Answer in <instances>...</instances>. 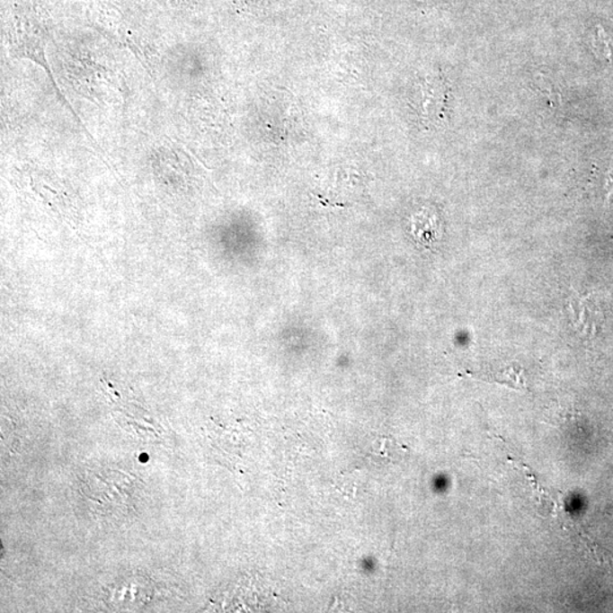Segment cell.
I'll list each match as a JSON object with an SVG mask.
<instances>
[{
  "label": "cell",
  "mask_w": 613,
  "mask_h": 613,
  "mask_svg": "<svg viewBox=\"0 0 613 613\" xmlns=\"http://www.w3.org/2000/svg\"><path fill=\"white\" fill-rule=\"evenodd\" d=\"M413 233L418 243L429 248L433 247L441 237V228L434 216L427 218L426 215H418L414 218Z\"/></svg>",
  "instance_id": "6da1fadb"
},
{
  "label": "cell",
  "mask_w": 613,
  "mask_h": 613,
  "mask_svg": "<svg viewBox=\"0 0 613 613\" xmlns=\"http://www.w3.org/2000/svg\"><path fill=\"white\" fill-rule=\"evenodd\" d=\"M474 378H482L483 381L502 384V386L515 388V390L525 391L528 388L525 371L518 369V367H511V369L495 371V373L482 374Z\"/></svg>",
  "instance_id": "7a4b0ae2"
}]
</instances>
